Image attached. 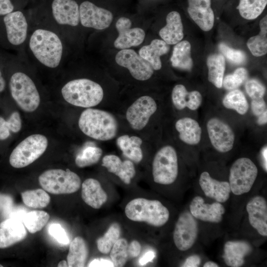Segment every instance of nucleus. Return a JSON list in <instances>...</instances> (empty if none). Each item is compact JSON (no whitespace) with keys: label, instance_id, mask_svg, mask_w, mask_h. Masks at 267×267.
Here are the masks:
<instances>
[{"label":"nucleus","instance_id":"9d476101","mask_svg":"<svg viewBox=\"0 0 267 267\" xmlns=\"http://www.w3.org/2000/svg\"><path fill=\"white\" fill-rule=\"evenodd\" d=\"M39 181L44 189L54 194L74 193L81 184L80 177L69 169L46 170L39 176Z\"/></svg>","mask_w":267,"mask_h":267},{"label":"nucleus","instance_id":"49530a36","mask_svg":"<svg viewBox=\"0 0 267 267\" xmlns=\"http://www.w3.org/2000/svg\"><path fill=\"white\" fill-rule=\"evenodd\" d=\"M10 131L18 133L21 129L22 123L20 114L17 111L13 112L6 120Z\"/></svg>","mask_w":267,"mask_h":267},{"label":"nucleus","instance_id":"bb28decb","mask_svg":"<svg viewBox=\"0 0 267 267\" xmlns=\"http://www.w3.org/2000/svg\"><path fill=\"white\" fill-rule=\"evenodd\" d=\"M251 250V245L247 242L229 241L224 245L222 258L228 266L239 267L244 264L245 257Z\"/></svg>","mask_w":267,"mask_h":267},{"label":"nucleus","instance_id":"37998d69","mask_svg":"<svg viewBox=\"0 0 267 267\" xmlns=\"http://www.w3.org/2000/svg\"><path fill=\"white\" fill-rule=\"evenodd\" d=\"M218 47L222 55L231 63L241 64L246 61V55L242 50L231 48L224 43L220 44Z\"/></svg>","mask_w":267,"mask_h":267},{"label":"nucleus","instance_id":"f8f14e48","mask_svg":"<svg viewBox=\"0 0 267 267\" xmlns=\"http://www.w3.org/2000/svg\"><path fill=\"white\" fill-rule=\"evenodd\" d=\"M258 175V169L249 158L242 157L232 165L229 172V184L231 191L236 195L248 193Z\"/></svg>","mask_w":267,"mask_h":267},{"label":"nucleus","instance_id":"423d86ee","mask_svg":"<svg viewBox=\"0 0 267 267\" xmlns=\"http://www.w3.org/2000/svg\"><path fill=\"white\" fill-rule=\"evenodd\" d=\"M31 18L22 11L15 10L0 16V46L17 53H23Z\"/></svg>","mask_w":267,"mask_h":267},{"label":"nucleus","instance_id":"72a5a7b5","mask_svg":"<svg viewBox=\"0 0 267 267\" xmlns=\"http://www.w3.org/2000/svg\"><path fill=\"white\" fill-rule=\"evenodd\" d=\"M208 80L218 88H222L225 71V58L222 54L209 55L207 59Z\"/></svg>","mask_w":267,"mask_h":267},{"label":"nucleus","instance_id":"e433bc0d","mask_svg":"<svg viewBox=\"0 0 267 267\" xmlns=\"http://www.w3.org/2000/svg\"><path fill=\"white\" fill-rule=\"evenodd\" d=\"M223 106L235 110L241 115L245 114L249 108V104L244 93L239 89H233L226 94L222 99Z\"/></svg>","mask_w":267,"mask_h":267},{"label":"nucleus","instance_id":"79ce46f5","mask_svg":"<svg viewBox=\"0 0 267 267\" xmlns=\"http://www.w3.org/2000/svg\"><path fill=\"white\" fill-rule=\"evenodd\" d=\"M248 78V72L244 68H239L233 73L226 75L222 80V86L227 90H233L239 87Z\"/></svg>","mask_w":267,"mask_h":267},{"label":"nucleus","instance_id":"8fccbe9b","mask_svg":"<svg viewBox=\"0 0 267 267\" xmlns=\"http://www.w3.org/2000/svg\"><path fill=\"white\" fill-rule=\"evenodd\" d=\"M129 257L135 258L137 257L141 251V245L136 240L132 241L128 245Z\"/></svg>","mask_w":267,"mask_h":267},{"label":"nucleus","instance_id":"f704fd0d","mask_svg":"<svg viewBox=\"0 0 267 267\" xmlns=\"http://www.w3.org/2000/svg\"><path fill=\"white\" fill-rule=\"evenodd\" d=\"M260 31L258 35L252 37L247 42V45L252 54L260 57L267 52V16L260 22Z\"/></svg>","mask_w":267,"mask_h":267},{"label":"nucleus","instance_id":"6e6552de","mask_svg":"<svg viewBox=\"0 0 267 267\" xmlns=\"http://www.w3.org/2000/svg\"><path fill=\"white\" fill-rule=\"evenodd\" d=\"M125 213L133 221L145 222L156 227L164 225L170 217L168 209L160 201L143 198L130 201L125 207Z\"/></svg>","mask_w":267,"mask_h":267},{"label":"nucleus","instance_id":"864d4df0","mask_svg":"<svg viewBox=\"0 0 267 267\" xmlns=\"http://www.w3.org/2000/svg\"><path fill=\"white\" fill-rule=\"evenodd\" d=\"M88 267H113L114 264L112 261L103 259H95L89 264Z\"/></svg>","mask_w":267,"mask_h":267},{"label":"nucleus","instance_id":"3c124183","mask_svg":"<svg viewBox=\"0 0 267 267\" xmlns=\"http://www.w3.org/2000/svg\"><path fill=\"white\" fill-rule=\"evenodd\" d=\"M10 135V130L8 128L7 122L5 119L0 116V139L4 140Z\"/></svg>","mask_w":267,"mask_h":267},{"label":"nucleus","instance_id":"4c0bfd02","mask_svg":"<svg viewBox=\"0 0 267 267\" xmlns=\"http://www.w3.org/2000/svg\"><path fill=\"white\" fill-rule=\"evenodd\" d=\"M49 219L48 214L43 211L35 210L25 214L22 218L24 224L31 233L41 230Z\"/></svg>","mask_w":267,"mask_h":267},{"label":"nucleus","instance_id":"2eb2a0df","mask_svg":"<svg viewBox=\"0 0 267 267\" xmlns=\"http://www.w3.org/2000/svg\"><path fill=\"white\" fill-rule=\"evenodd\" d=\"M80 25L86 28L104 30L111 24L113 16L111 12L86 0L79 5Z\"/></svg>","mask_w":267,"mask_h":267},{"label":"nucleus","instance_id":"39448f33","mask_svg":"<svg viewBox=\"0 0 267 267\" xmlns=\"http://www.w3.org/2000/svg\"><path fill=\"white\" fill-rule=\"evenodd\" d=\"M61 93L63 99L73 106L84 108L102 106L105 109L102 104L104 102L108 109L113 111V106L106 100L101 85L91 79L70 80L62 87Z\"/></svg>","mask_w":267,"mask_h":267},{"label":"nucleus","instance_id":"cd10ccee","mask_svg":"<svg viewBox=\"0 0 267 267\" xmlns=\"http://www.w3.org/2000/svg\"><path fill=\"white\" fill-rule=\"evenodd\" d=\"M183 28L181 16L176 11L169 13L166 24L159 32L162 40L169 45L176 44L183 38Z\"/></svg>","mask_w":267,"mask_h":267},{"label":"nucleus","instance_id":"a211bd4d","mask_svg":"<svg viewBox=\"0 0 267 267\" xmlns=\"http://www.w3.org/2000/svg\"><path fill=\"white\" fill-rule=\"evenodd\" d=\"M131 20L125 17H120L116 23L118 36L114 42L115 48L120 49H128L137 46L143 42L145 33L140 28H132Z\"/></svg>","mask_w":267,"mask_h":267},{"label":"nucleus","instance_id":"aec40b11","mask_svg":"<svg viewBox=\"0 0 267 267\" xmlns=\"http://www.w3.org/2000/svg\"><path fill=\"white\" fill-rule=\"evenodd\" d=\"M101 165L126 184H129L136 175L134 163L128 159L122 160L116 154H109L104 156Z\"/></svg>","mask_w":267,"mask_h":267},{"label":"nucleus","instance_id":"393cba45","mask_svg":"<svg viewBox=\"0 0 267 267\" xmlns=\"http://www.w3.org/2000/svg\"><path fill=\"white\" fill-rule=\"evenodd\" d=\"M171 98L174 107L178 110L187 107L191 110L197 109L202 103L201 93L197 91H188L183 85L178 84L172 89Z\"/></svg>","mask_w":267,"mask_h":267},{"label":"nucleus","instance_id":"58836bf2","mask_svg":"<svg viewBox=\"0 0 267 267\" xmlns=\"http://www.w3.org/2000/svg\"><path fill=\"white\" fill-rule=\"evenodd\" d=\"M21 196L26 206L34 208H44L48 205L50 200L49 195L42 189L24 191L21 193Z\"/></svg>","mask_w":267,"mask_h":267},{"label":"nucleus","instance_id":"0eeeda50","mask_svg":"<svg viewBox=\"0 0 267 267\" xmlns=\"http://www.w3.org/2000/svg\"><path fill=\"white\" fill-rule=\"evenodd\" d=\"M32 19L56 32L67 43L69 30L80 25L79 5L75 0H53L49 16Z\"/></svg>","mask_w":267,"mask_h":267},{"label":"nucleus","instance_id":"13d9d810","mask_svg":"<svg viewBox=\"0 0 267 267\" xmlns=\"http://www.w3.org/2000/svg\"><path fill=\"white\" fill-rule=\"evenodd\" d=\"M267 122V111L266 110L263 113L259 116L257 123L259 125H262L266 124Z\"/></svg>","mask_w":267,"mask_h":267},{"label":"nucleus","instance_id":"f03ea898","mask_svg":"<svg viewBox=\"0 0 267 267\" xmlns=\"http://www.w3.org/2000/svg\"><path fill=\"white\" fill-rule=\"evenodd\" d=\"M3 70L8 72V87L13 99L19 107L32 112L39 107L40 94L35 81L26 71L28 60L23 53L1 52Z\"/></svg>","mask_w":267,"mask_h":267},{"label":"nucleus","instance_id":"ea45409f","mask_svg":"<svg viewBox=\"0 0 267 267\" xmlns=\"http://www.w3.org/2000/svg\"><path fill=\"white\" fill-rule=\"evenodd\" d=\"M121 227L116 222L112 223L104 235L98 238L96 241L98 250L102 253H109L113 246L120 238Z\"/></svg>","mask_w":267,"mask_h":267},{"label":"nucleus","instance_id":"5701e85b","mask_svg":"<svg viewBox=\"0 0 267 267\" xmlns=\"http://www.w3.org/2000/svg\"><path fill=\"white\" fill-rule=\"evenodd\" d=\"M199 183L207 197L220 203H224L229 199L231 190L228 182L215 179L207 172H203Z\"/></svg>","mask_w":267,"mask_h":267},{"label":"nucleus","instance_id":"e2e57ef3","mask_svg":"<svg viewBox=\"0 0 267 267\" xmlns=\"http://www.w3.org/2000/svg\"><path fill=\"white\" fill-rule=\"evenodd\" d=\"M0 53H1V52L0 51Z\"/></svg>","mask_w":267,"mask_h":267},{"label":"nucleus","instance_id":"dca6fc26","mask_svg":"<svg viewBox=\"0 0 267 267\" xmlns=\"http://www.w3.org/2000/svg\"><path fill=\"white\" fill-rule=\"evenodd\" d=\"M149 140L134 132L126 130L115 138L116 144L123 155L134 163H140L144 157V148Z\"/></svg>","mask_w":267,"mask_h":267},{"label":"nucleus","instance_id":"c756f323","mask_svg":"<svg viewBox=\"0 0 267 267\" xmlns=\"http://www.w3.org/2000/svg\"><path fill=\"white\" fill-rule=\"evenodd\" d=\"M169 45L162 40L154 39L148 45L142 46L138 51L139 55L147 61L154 70L162 68L161 56L168 53Z\"/></svg>","mask_w":267,"mask_h":267},{"label":"nucleus","instance_id":"ddd939ff","mask_svg":"<svg viewBox=\"0 0 267 267\" xmlns=\"http://www.w3.org/2000/svg\"><path fill=\"white\" fill-rule=\"evenodd\" d=\"M115 59L116 63L127 69L136 81L146 82L154 74V70L151 65L133 49H121Z\"/></svg>","mask_w":267,"mask_h":267},{"label":"nucleus","instance_id":"680f3d73","mask_svg":"<svg viewBox=\"0 0 267 267\" xmlns=\"http://www.w3.org/2000/svg\"><path fill=\"white\" fill-rule=\"evenodd\" d=\"M3 266L0 264V267H2Z\"/></svg>","mask_w":267,"mask_h":267},{"label":"nucleus","instance_id":"4d7b16f0","mask_svg":"<svg viewBox=\"0 0 267 267\" xmlns=\"http://www.w3.org/2000/svg\"><path fill=\"white\" fill-rule=\"evenodd\" d=\"M262 160L264 170L267 171V148L264 147L261 151Z\"/></svg>","mask_w":267,"mask_h":267},{"label":"nucleus","instance_id":"473e14b6","mask_svg":"<svg viewBox=\"0 0 267 267\" xmlns=\"http://www.w3.org/2000/svg\"><path fill=\"white\" fill-rule=\"evenodd\" d=\"M88 255V248L84 239L80 236L75 237L69 247L67 256L68 267H85Z\"/></svg>","mask_w":267,"mask_h":267},{"label":"nucleus","instance_id":"de8ad7c7","mask_svg":"<svg viewBox=\"0 0 267 267\" xmlns=\"http://www.w3.org/2000/svg\"><path fill=\"white\" fill-rule=\"evenodd\" d=\"M251 109L253 114L257 116H259L267 110L266 103L263 97L252 99Z\"/></svg>","mask_w":267,"mask_h":267},{"label":"nucleus","instance_id":"7c9ffc66","mask_svg":"<svg viewBox=\"0 0 267 267\" xmlns=\"http://www.w3.org/2000/svg\"><path fill=\"white\" fill-rule=\"evenodd\" d=\"M170 61L174 68L190 71L193 63L191 56L190 43L184 40L176 44L174 47Z\"/></svg>","mask_w":267,"mask_h":267},{"label":"nucleus","instance_id":"a18cd8bd","mask_svg":"<svg viewBox=\"0 0 267 267\" xmlns=\"http://www.w3.org/2000/svg\"><path fill=\"white\" fill-rule=\"evenodd\" d=\"M50 235L53 237L59 243L65 245L69 242L68 235L62 226L58 223L51 224L48 228Z\"/></svg>","mask_w":267,"mask_h":267},{"label":"nucleus","instance_id":"052dcab7","mask_svg":"<svg viewBox=\"0 0 267 267\" xmlns=\"http://www.w3.org/2000/svg\"><path fill=\"white\" fill-rule=\"evenodd\" d=\"M58 267H68V263L65 260H63L62 261H60L58 264Z\"/></svg>","mask_w":267,"mask_h":267},{"label":"nucleus","instance_id":"a19ab883","mask_svg":"<svg viewBox=\"0 0 267 267\" xmlns=\"http://www.w3.org/2000/svg\"><path fill=\"white\" fill-rule=\"evenodd\" d=\"M128 241L125 238H119L110 251V257L114 267H122L126 263L129 257Z\"/></svg>","mask_w":267,"mask_h":267},{"label":"nucleus","instance_id":"6e6d98bb","mask_svg":"<svg viewBox=\"0 0 267 267\" xmlns=\"http://www.w3.org/2000/svg\"><path fill=\"white\" fill-rule=\"evenodd\" d=\"M155 257V254L153 251H150L145 253L139 260V264L143 266L148 262H151Z\"/></svg>","mask_w":267,"mask_h":267},{"label":"nucleus","instance_id":"4be33fe9","mask_svg":"<svg viewBox=\"0 0 267 267\" xmlns=\"http://www.w3.org/2000/svg\"><path fill=\"white\" fill-rule=\"evenodd\" d=\"M246 210L251 226L263 236H267V204L261 196L253 197L247 204Z\"/></svg>","mask_w":267,"mask_h":267},{"label":"nucleus","instance_id":"9b49d317","mask_svg":"<svg viewBox=\"0 0 267 267\" xmlns=\"http://www.w3.org/2000/svg\"><path fill=\"white\" fill-rule=\"evenodd\" d=\"M47 138L41 134H32L17 145L9 157L10 165L15 168H21L32 164L46 150Z\"/></svg>","mask_w":267,"mask_h":267},{"label":"nucleus","instance_id":"2f4dec72","mask_svg":"<svg viewBox=\"0 0 267 267\" xmlns=\"http://www.w3.org/2000/svg\"><path fill=\"white\" fill-rule=\"evenodd\" d=\"M103 154L102 148L94 142H87L76 155L75 162L79 168H85L96 164Z\"/></svg>","mask_w":267,"mask_h":267},{"label":"nucleus","instance_id":"7ed1b4c3","mask_svg":"<svg viewBox=\"0 0 267 267\" xmlns=\"http://www.w3.org/2000/svg\"><path fill=\"white\" fill-rule=\"evenodd\" d=\"M158 110L154 98L144 94L127 102L118 101L113 112L120 117L128 131L149 140L151 121Z\"/></svg>","mask_w":267,"mask_h":267},{"label":"nucleus","instance_id":"4468645a","mask_svg":"<svg viewBox=\"0 0 267 267\" xmlns=\"http://www.w3.org/2000/svg\"><path fill=\"white\" fill-rule=\"evenodd\" d=\"M198 233V223L188 211L179 216L176 222L173 239L177 248L182 251L191 248L195 243Z\"/></svg>","mask_w":267,"mask_h":267},{"label":"nucleus","instance_id":"603ef678","mask_svg":"<svg viewBox=\"0 0 267 267\" xmlns=\"http://www.w3.org/2000/svg\"><path fill=\"white\" fill-rule=\"evenodd\" d=\"M201 261V260L199 256L193 255L186 258L182 267H197L199 266Z\"/></svg>","mask_w":267,"mask_h":267},{"label":"nucleus","instance_id":"f3484780","mask_svg":"<svg viewBox=\"0 0 267 267\" xmlns=\"http://www.w3.org/2000/svg\"><path fill=\"white\" fill-rule=\"evenodd\" d=\"M207 129L213 147L220 152H227L232 149L235 139L234 132L226 123L217 118L210 119Z\"/></svg>","mask_w":267,"mask_h":267},{"label":"nucleus","instance_id":"412c9836","mask_svg":"<svg viewBox=\"0 0 267 267\" xmlns=\"http://www.w3.org/2000/svg\"><path fill=\"white\" fill-rule=\"evenodd\" d=\"M187 11L191 18L204 31L212 29L215 16L211 0H188Z\"/></svg>","mask_w":267,"mask_h":267},{"label":"nucleus","instance_id":"1a4fd4ad","mask_svg":"<svg viewBox=\"0 0 267 267\" xmlns=\"http://www.w3.org/2000/svg\"><path fill=\"white\" fill-rule=\"evenodd\" d=\"M178 173V159L175 148L165 145L155 153L152 162V175L155 182L163 185L174 183Z\"/></svg>","mask_w":267,"mask_h":267},{"label":"nucleus","instance_id":"b1692460","mask_svg":"<svg viewBox=\"0 0 267 267\" xmlns=\"http://www.w3.org/2000/svg\"><path fill=\"white\" fill-rule=\"evenodd\" d=\"M27 232L16 218H9L0 223V248H5L24 239Z\"/></svg>","mask_w":267,"mask_h":267},{"label":"nucleus","instance_id":"5fc2aeb1","mask_svg":"<svg viewBox=\"0 0 267 267\" xmlns=\"http://www.w3.org/2000/svg\"><path fill=\"white\" fill-rule=\"evenodd\" d=\"M6 81L4 76L3 67L1 58V53L0 54V93L3 92L5 89Z\"/></svg>","mask_w":267,"mask_h":267},{"label":"nucleus","instance_id":"c85d7f7f","mask_svg":"<svg viewBox=\"0 0 267 267\" xmlns=\"http://www.w3.org/2000/svg\"><path fill=\"white\" fill-rule=\"evenodd\" d=\"M175 128L178 133L179 138L182 142L195 145L200 141L202 130L196 120L189 117L179 119L176 122Z\"/></svg>","mask_w":267,"mask_h":267},{"label":"nucleus","instance_id":"09e8293b","mask_svg":"<svg viewBox=\"0 0 267 267\" xmlns=\"http://www.w3.org/2000/svg\"><path fill=\"white\" fill-rule=\"evenodd\" d=\"M15 10V5L11 0H0V16Z\"/></svg>","mask_w":267,"mask_h":267},{"label":"nucleus","instance_id":"bf43d9fd","mask_svg":"<svg viewBox=\"0 0 267 267\" xmlns=\"http://www.w3.org/2000/svg\"><path fill=\"white\" fill-rule=\"evenodd\" d=\"M204 267H218L219 265L216 263L212 261H208L206 262L204 265Z\"/></svg>","mask_w":267,"mask_h":267},{"label":"nucleus","instance_id":"c9c22d12","mask_svg":"<svg viewBox=\"0 0 267 267\" xmlns=\"http://www.w3.org/2000/svg\"><path fill=\"white\" fill-rule=\"evenodd\" d=\"M267 4V0H240L237 9L243 18L253 20L263 12Z\"/></svg>","mask_w":267,"mask_h":267},{"label":"nucleus","instance_id":"c03bdc74","mask_svg":"<svg viewBox=\"0 0 267 267\" xmlns=\"http://www.w3.org/2000/svg\"><path fill=\"white\" fill-rule=\"evenodd\" d=\"M245 89L252 99L262 98L265 93L264 86L255 79H250L246 82Z\"/></svg>","mask_w":267,"mask_h":267},{"label":"nucleus","instance_id":"a878e982","mask_svg":"<svg viewBox=\"0 0 267 267\" xmlns=\"http://www.w3.org/2000/svg\"><path fill=\"white\" fill-rule=\"evenodd\" d=\"M81 196L83 201L91 207L98 209L107 201V195L97 180L86 179L82 184Z\"/></svg>","mask_w":267,"mask_h":267},{"label":"nucleus","instance_id":"20e7f679","mask_svg":"<svg viewBox=\"0 0 267 267\" xmlns=\"http://www.w3.org/2000/svg\"><path fill=\"white\" fill-rule=\"evenodd\" d=\"M78 124L85 135L101 142L115 139L120 133L127 130L116 113L99 108H85L80 114Z\"/></svg>","mask_w":267,"mask_h":267},{"label":"nucleus","instance_id":"f257e3e1","mask_svg":"<svg viewBox=\"0 0 267 267\" xmlns=\"http://www.w3.org/2000/svg\"><path fill=\"white\" fill-rule=\"evenodd\" d=\"M67 43L56 32L31 18L28 38L22 53L30 63L46 69L61 66L66 53Z\"/></svg>","mask_w":267,"mask_h":267},{"label":"nucleus","instance_id":"6ab92c4d","mask_svg":"<svg viewBox=\"0 0 267 267\" xmlns=\"http://www.w3.org/2000/svg\"><path fill=\"white\" fill-rule=\"evenodd\" d=\"M190 213L195 218L201 221L218 223L222 220L225 208L220 202L205 203L199 196L193 198L189 205Z\"/></svg>","mask_w":267,"mask_h":267}]
</instances>
